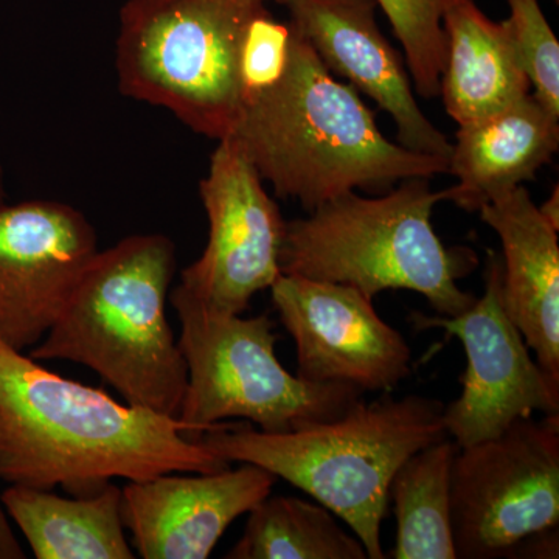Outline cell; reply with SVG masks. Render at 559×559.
<instances>
[{
  "mask_svg": "<svg viewBox=\"0 0 559 559\" xmlns=\"http://www.w3.org/2000/svg\"><path fill=\"white\" fill-rule=\"evenodd\" d=\"M25 554L20 540L14 536L13 528L0 502V559H24Z\"/></svg>",
  "mask_w": 559,
  "mask_h": 559,
  "instance_id": "24",
  "label": "cell"
},
{
  "mask_svg": "<svg viewBox=\"0 0 559 559\" xmlns=\"http://www.w3.org/2000/svg\"><path fill=\"white\" fill-rule=\"evenodd\" d=\"M557 2H558V0H557Z\"/></svg>",
  "mask_w": 559,
  "mask_h": 559,
  "instance_id": "28",
  "label": "cell"
},
{
  "mask_svg": "<svg viewBox=\"0 0 559 559\" xmlns=\"http://www.w3.org/2000/svg\"><path fill=\"white\" fill-rule=\"evenodd\" d=\"M399 38L418 90L439 84L447 60L443 10L447 0H377Z\"/></svg>",
  "mask_w": 559,
  "mask_h": 559,
  "instance_id": "21",
  "label": "cell"
},
{
  "mask_svg": "<svg viewBox=\"0 0 559 559\" xmlns=\"http://www.w3.org/2000/svg\"><path fill=\"white\" fill-rule=\"evenodd\" d=\"M460 448L444 439L411 455L389 487L395 511L393 559H457L451 530L452 465Z\"/></svg>",
  "mask_w": 559,
  "mask_h": 559,
  "instance_id": "19",
  "label": "cell"
},
{
  "mask_svg": "<svg viewBox=\"0 0 559 559\" xmlns=\"http://www.w3.org/2000/svg\"><path fill=\"white\" fill-rule=\"evenodd\" d=\"M443 411L440 401L418 395L359 400L340 418L294 432L219 423L198 440L227 462L260 466L312 496L352 528L369 559H382L390 481L415 452L450 439Z\"/></svg>",
  "mask_w": 559,
  "mask_h": 559,
  "instance_id": "3",
  "label": "cell"
},
{
  "mask_svg": "<svg viewBox=\"0 0 559 559\" xmlns=\"http://www.w3.org/2000/svg\"><path fill=\"white\" fill-rule=\"evenodd\" d=\"M97 253L94 227L72 205H0V341L17 352L39 344Z\"/></svg>",
  "mask_w": 559,
  "mask_h": 559,
  "instance_id": "12",
  "label": "cell"
},
{
  "mask_svg": "<svg viewBox=\"0 0 559 559\" xmlns=\"http://www.w3.org/2000/svg\"><path fill=\"white\" fill-rule=\"evenodd\" d=\"M443 191L429 179L403 180L380 198L356 191L286 221L280 252L282 274L342 283L373 299L388 289L421 294L440 316L455 318L476 297L457 280L473 271L471 250L444 248L432 226Z\"/></svg>",
  "mask_w": 559,
  "mask_h": 559,
  "instance_id": "5",
  "label": "cell"
},
{
  "mask_svg": "<svg viewBox=\"0 0 559 559\" xmlns=\"http://www.w3.org/2000/svg\"><path fill=\"white\" fill-rule=\"evenodd\" d=\"M229 559H369L362 543L323 506L274 496L249 511Z\"/></svg>",
  "mask_w": 559,
  "mask_h": 559,
  "instance_id": "20",
  "label": "cell"
},
{
  "mask_svg": "<svg viewBox=\"0 0 559 559\" xmlns=\"http://www.w3.org/2000/svg\"><path fill=\"white\" fill-rule=\"evenodd\" d=\"M266 2H275L280 3V5H286V2H288V0H266Z\"/></svg>",
  "mask_w": 559,
  "mask_h": 559,
  "instance_id": "27",
  "label": "cell"
},
{
  "mask_svg": "<svg viewBox=\"0 0 559 559\" xmlns=\"http://www.w3.org/2000/svg\"><path fill=\"white\" fill-rule=\"evenodd\" d=\"M230 462L190 439L178 417L121 404L0 341V480L69 495L112 479L218 473Z\"/></svg>",
  "mask_w": 559,
  "mask_h": 559,
  "instance_id": "1",
  "label": "cell"
},
{
  "mask_svg": "<svg viewBox=\"0 0 559 559\" xmlns=\"http://www.w3.org/2000/svg\"><path fill=\"white\" fill-rule=\"evenodd\" d=\"M170 301L180 322L179 348L187 389L178 418L200 439L227 418H242L267 433L294 432L340 418L364 392L337 382L290 374L275 355V323L207 307L176 286Z\"/></svg>",
  "mask_w": 559,
  "mask_h": 559,
  "instance_id": "7",
  "label": "cell"
},
{
  "mask_svg": "<svg viewBox=\"0 0 559 559\" xmlns=\"http://www.w3.org/2000/svg\"><path fill=\"white\" fill-rule=\"evenodd\" d=\"M7 516L38 559H132L121 516V488L61 498L53 489L10 485L0 492Z\"/></svg>",
  "mask_w": 559,
  "mask_h": 559,
  "instance_id": "18",
  "label": "cell"
},
{
  "mask_svg": "<svg viewBox=\"0 0 559 559\" xmlns=\"http://www.w3.org/2000/svg\"><path fill=\"white\" fill-rule=\"evenodd\" d=\"M175 272V242L165 235L98 250L32 358L80 364L128 404L178 417L187 366L167 316Z\"/></svg>",
  "mask_w": 559,
  "mask_h": 559,
  "instance_id": "4",
  "label": "cell"
},
{
  "mask_svg": "<svg viewBox=\"0 0 559 559\" xmlns=\"http://www.w3.org/2000/svg\"><path fill=\"white\" fill-rule=\"evenodd\" d=\"M7 202L5 175H3L2 162H0V205Z\"/></svg>",
  "mask_w": 559,
  "mask_h": 559,
  "instance_id": "26",
  "label": "cell"
},
{
  "mask_svg": "<svg viewBox=\"0 0 559 559\" xmlns=\"http://www.w3.org/2000/svg\"><path fill=\"white\" fill-rule=\"evenodd\" d=\"M200 194L209 241L200 259L180 272L178 286L209 310L242 314L282 275L286 221L231 139L219 140L213 151Z\"/></svg>",
  "mask_w": 559,
  "mask_h": 559,
  "instance_id": "10",
  "label": "cell"
},
{
  "mask_svg": "<svg viewBox=\"0 0 559 559\" xmlns=\"http://www.w3.org/2000/svg\"><path fill=\"white\" fill-rule=\"evenodd\" d=\"M272 301L297 348V377L360 392H390L411 374L412 353L399 330L353 286L282 274Z\"/></svg>",
  "mask_w": 559,
  "mask_h": 559,
  "instance_id": "11",
  "label": "cell"
},
{
  "mask_svg": "<svg viewBox=\"0 0 559 559\" xmlns=\"http://www.w3.org/2000/svg\"><path fill=\"white\" fill-rule=\"evenodd\" d=\"M447 60L440 97L452 120L485 119L530 95L506 22L489 20L474 0H447L443 10Z\"/></svg>",
  "mask_w": 559,
  "mask_h": 559,
  "instance_id": "17",
  "label": "cell"
},
{
  "mask_svg": "<svg viewBox=\"0 0 559 559\" xmlns=\"http://www.w3.org/2000/svg\"><path fill=\"white\" fill-rule=\"evenodd\" d=\"M500 280L502 260L491 255L485 294L468 310L455 318L412 316L418 329L444 330L465 348L462 395L443 411L444 428L459 448L498 437L535 412L559 414V381L530 355L503 308Z\"/></svg>",
  "mask_w": 559,
  "mask_h": 559,
  "instance_id": "9",
  "label": "cell"
},
{
  "mask_svg": "<svg viewBox=\"0 0 559 559\" xmlns=\"http://www.w3.org/2000/svg\"><path fill=\"white\" fill-rule=\"evenodd\" d=\"M267 11L266 0H130L116 46L121 94L205 138H230L245 110L242 39Z\"/></svg>",
  "mask_w": 559,
  "mask_h": 559,
  "instance_id": "6",
  "label": "cell"
},
{
  "mask_svg": "<svg viewBox=\"0 0 559 559\" xmlns=\"http://www.w3.org/2000/svg\"><path fill=\"white\" fill-rule=\"evenodd\" d=\"M450 156L457 183L443 201L479 212L549 164L559 148V119L532 94L485 119L459 127Z\"/></svg>",
  "mask_w": 559,
  "mask_h": 559,
  "instance_id": "16",
  "label": "cell"
},
{
  "mask_svg": "<svg viewBox=\"0 0 559 559\" xmlns=\"http://www.w3.org/2000/svg\"><path fill=\"white\" fill-rule=\"evenodd\" d=\"M227 139L277 197L307 212L348 191H384L450 171V162L385 138L358 91L334 79L293 28L282 79L246 102Z\"/></svg>",
  "mask_w": 559,
  "mask_h": 559,
  "instance_id": "2",
  "label": "cell"
},
{
  "mask_svg": "<svg viewBox=\"0 0 559 559\" xmlns=\"http://www.w3.org/2000/svg\"><path fill=\"white\" fill-rule=\"evenodd\" d=\"M289 40V25L275 21L270 11L250 22L240 51L245 105L282 79L288 62Z\"/></svg>",
  "mask_w": 559,
  "mask_h": 559,
  "instance_id": "23",
  "label": "cell"
},
{
  "mask_svg": "<svg viewBox=\"0 0 559 559\" xmlns=\"http://www.w3.org/2000/svg\"><path fill=\"white\" fill-rule=\"evenodd\" d=\"M559 524V414L524 418L460 448L451 530L460 559L516 558Z\"/></svg>",
  "mask_w": 559,
  "mask_h": 559,
  "instance_id": "8",
  "label": "cell"
},
{
  "mask_svg": "<svg viewBox=\"0 0 559 559\" xmlns=\"http://www.w3.org/2000/svg\"><path fill=\"white\" fill-rule=\"evenodd\" d=\"M540 216L554 227L555 230H559V189L555 187L554 191L549 197V200L538 205Z\"/></svg>",
  "mask_w": 559,
  "mask_h": 559,
  "instance_id": "25",
  "label": "cell"
},
{
  "mask_svg": "<svg viewBox=\"0 0 559 559\" xmlns=\"http://www.w3.org/2000/svg\"><path fill=\"white\" fill-rule=\"evenodd\" d=\"M479 215L502 242L503 308L536 362L559 381L558 230L522 186L484 205Z\"/></svg>",
  "mask_w": 559,
  "mask_h": 559,
  "instance_id": "15",
  "label": "cell"
},
{
  "mask_svg": "<svg viewBox=\"0 0 559 559\" xmlns=\"http://www.w3.org/2000/svg\"><path fill=\"white\" fill-rule=\"evenodd\" d=\"M289 27L333 75L389 112L399 143L450 162L452 143L419 109L406 66L377 22V0H288Z\"/></svg>",
  "mask_w": 559,
  "mask_h": 559,
  "instance_id": "14",
  "label": "cell"
},
{
  "mask_svg": "<svg viewBox=\"0 0 559 559\" xmlns=\"http://www.w3.org/2000/svg\"><path fill=\"white\" fill-rule=\"evenodd\" d=\"M167 473L121 488V516L143 559H207L231 522L271 495L277 477L250 463Z\"/></svg>",
  "mask_w": 559,
  "mask_h": 559,
  "instance_id": "13",
  "label": "cell"
},
{
  "mask_svg": "<svg viewBox=\"0 0 559 559\" xmlns=\"http://www.w3.org/2000/svg\"><path fill=\"white\" fill-rule=\"evenodd\" d=\"M511 40L532 84L533 97L559 119V43L538 0H507Z\"/></svg>",
  "mask_w": 559,
  "mask_h": 559,
  "instance_id": "22",
  "label": "cell"
}]
</instances>
